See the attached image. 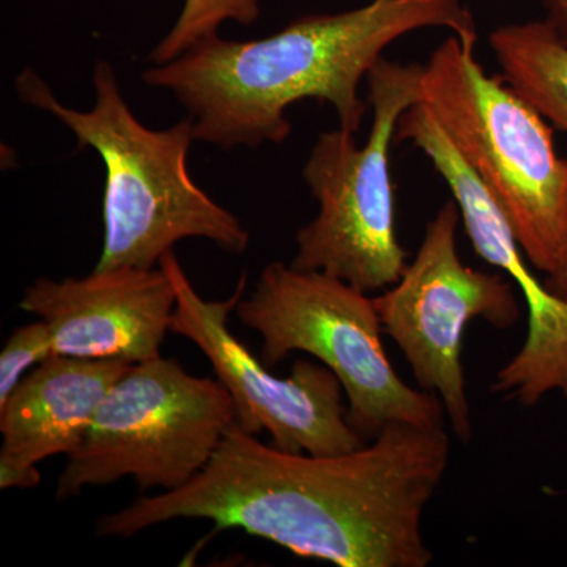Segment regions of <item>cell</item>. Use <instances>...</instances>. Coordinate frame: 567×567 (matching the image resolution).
I'll list each match as a JSON object with an SVG mask.
<instances>
[{"label": "cell", "mask_w": 567, "mask_h": 567, "mask_svg": "<svg viewBox=\"0 0 567 567\" xmlns=\"http://www.w3.org/2000/svg\"><path fill=\"white\" fill-rule=\"evenodd\" d=\"M262 14V0H185L171 31L153 48L148 61L162 65L181 58L200 41L219 35L227 21L251 25Z\"/></svg>", "instance_id": "14"}, {"label": "cell", "mask_w": 567, "mask_h": 567, "mask_svg": "<svg viewBox=\"0 0 567 567\" xmlns=\"http://www.w3.org/2000/svg\"><path fill=\"white\" fill-rule=\"evenodd\" d=\"M235 423L237 406L218 379L189 374L162 354L132 364L66 456L55 498L125 477L144 492L177 491L203 472Z\"/></svg>", "instance_id": "7"}, {"label": "cell", "mask_w": 567, "mask_h": 567, "mask_svg": "<svg viewBox=\"0 0 567 567\" xmlns=\"http://www.w3.org/2000/svg\"><path fill=\"white\" fill-rule=\"evenodd\" d=\"M447 29L477 43L462 0H371L341 13L305 14L265 39L216 35L142 73L173 93L193 118L194 140L223 151L282 144L287 110L301 100L330 104L339 126L358 133L368 112L360 85L388 47L423 29Z\"/></svg>", "instance_id": "2"}, {"label": "cell", "mask_w": 567, "mask_h": 567, "mask_svg": "<svg viewBox=\"0 0 567 567\" xmlns=\"http://www.w3.org/2000/svg\"><path fill=\"white\" fill-rule=\"evenodd\" d=\"M544 284H546L548 292L554 293L555 297L561 298V300L567 303V248L557 271L548 275Z\"/></svg>", "instance_id": "18"}, {"label": "cell", "mask_w": 567, "mask_h": 567, "mask_svg": "<svg viewBox=\"0 0 567 567\" xmlns=\"http://www.w3.org/2000/svg\"><path fill=\"white\" fill-rule=\"evenodd\" d=\"M177 293L162 267H122L85 278H39L20 308L50 328L54 354L126 364L162 354Z\"/></svg>", "instance_id": "11"}, {"label": "cell", "mask_w": 567, "mask_h": 567, "mask_svg": "<svg viewBox=\"0 0 567 567\" xmlns=\"http://www.w3.org/2000/svg\"><path fill=\"white\" fill-rule=\"evenodd\" d=\"M488 44L503 80L567 133V43L546 20L499 25Z\"/></svg>", "instance_id": "13"}, {"label": "cell", "mask_w": 567, "mask_h": 567, "mask_svg": "<svg viewBox=\"0 0 567 567\" xmlns=\"http://www.w3.org/2000/svg\"><path fill=\"white\" fill-rule=\"evenodd\" d=\"M421 76L423 65L380 59L365 78L372 125L364 144L341 126L320 134L303 167L319 213L295 237L297 270L333 276L364 293L394 286L404 274L390 151L399 118L421 102Z\"/></svg>", "instance_id": "5"}, {"label": "cell", "mask_w": 567, "mask_h": 567, "mask_svg": "<svg viewBox=\"0 0 567 567\" xmlns=\"http://www.w3.org/2000/svg\"><path fill=\"white\" fill-rule=\"evenodd\" d=\"M95 102L89 111L65 106L35 70L14 82L18 99L52 115L74 134L78 148H93L106 171L103 249L95 271L156 268L174 246L203 238L235 254L249 248L248 230L233 212L213 200L188 173L193 118L166 130L142 125L123 99L110 62L93 70Z\"/></svg>", "instance_id": "3"}, {"label": "cell", "mask_w": 567, "mask_h": 567, "mask_svg": "<svg viewBox=\"0 0 567 567\" xmlns=\"http://www.w3.org/2000/svg\"><path fill=\"white\" fill-rule=\"evenodd\" d=\"M475 48L451 33L423 65L421 102L505 213L528 262L555 274L567 248V158L546 118L488 76Z\"/></svg>", "instance_id": "4"}, {"label": "cell", "mask_w": 567, "mask_h": 567, "mask_svg": "<svg viewBox=\"0 0 567 567\" xmlns=\"http://www.w3.org/2000/svg\"><path fill=\"white\" fill-rule=\"evenodd\" d=\"M132 364L54 354L0 405V458L37 466L84 442L104 399Z\"/></svg>", "instance_id": "12"}, {"label": "cell", "mask_w": 567, "mask_h": 567, "mask_svg": "<svg viewBox=\"0 0 567 567\" xmlns=\"http://www.w3.org/2000/svg\"><path fill=\"white\" fill-rule=\"evenodd\" d=\"M54 357L50 328L43 320L18 327L0 353V405L37 365Z\"/></svg>", "instance_id": "15"}, {"label": "cell", "mask_w": 567, "mask_h": 567, "mask_svg": "<svg viewBox=\"0 0 567 567\" xmlns=\"http://www.w3.org/2000/svg\"><path fill=\"white\" fill-rule=\"evenodd\" d=\"M461 210L450 200L427 223L412 264L385 293L374 297L383 333L404 353L420 390L439 395L461 442L472 439L466 394L464 334L481 317L506 330L520 317L505 274H487L462 262L457 252Z\"/></svg>", "instance_id": "8"}, {"label": "cell", "mask_w": 567, "mask_h": 567, "mask_svg": "<svg viewBox=\"0 0 567 567\" xmlns=\"http://www.w3.org/2000/svg\"><path fill=\"white\" fill-rule=\"evenodd\" d=\"M235 312L262 338L260 360L267 368L293 352L327 365L344 388L347 421L364 442L394 423L445 427L439 395L395 374L369 293L333 276L271 262Z\"/></svg>", "instance_id": "6"}, {"label": "cell", "mask_w": 567, "mask_h": 567, "mask_svg": "<svg viewBox=\"0 0 567 567\" xmlns=\"http://www.w3.org/2000/svg\"><path fill=\"white\" fill-rule=\"evenodd\" d=\"M159 267L177 293L171 333L188 339L205 354L234 399L244 431L252 435L267 431L271 445L295 454H341L364 445L347 421L344 388L327 365L298 360L287 379L276 377L230 331V315L248 287L246 271L229 298L205 300L174 251L163 257Z\"/></svg>", "instance_id": "9"}, {"label": "cell", "mask_w": 567, "mask_h": 567, "mask_svg": "<svg viewBox=\"0 0 567 567\" xmlns=\"http://www.w3.org/2000/svg\"><path fill=\"white\" fill-rule=\"evenodd\" d=\"M544 6L547 10L546 21L567 43V0H544Z\"/></svg>", "instance_id": "17"}, {"label": "cell", "mask_w": 567, "mask_h": 567, "mask_svg": "<svg viewBox=\"0 0 567 567\" xmlns=\"http://www.w3.org/2000/svg\"><path fill=\"white\" fill-rule=\"evenodd\" d=\"M450 454L445 427L394 423L349 453L295 454L235 423L186 486L104 514L96 536L128 539L199 518L338 567H427L424 511Z\"/></svg>", "instance_id": "1"}, {"label": "cell", "mask_w": 567, "mask_h": 567, "mask_svg": "<svg viewBox=\"0 0 567 567\" xmlns=\"http://www.w3.org/2000/svg\"><path fill=\"white\" fill-rule=\"evenodd\" d=\"M41 475L37 466L14 464L0 458V488H33L40 486Z\"/></svg>", "instance_id": "16"}, {"label": "cell", "mask_w": 567, "mask_h": 567, "mask_svg": "<svg viewBox=\"0 0 567 567\" xmlns=\"http://www.w3.org/2000/svg\"><path fill=\"white\" fill-rule=\"evenodd\" d=\"M395 141L412 142L442 175L461 210L473 249L486 262L509 276L528 306L524 346L498 372L492 390L536 405L551 391L567 398V303L548 292L528 270L516 234L505 213L492 199L476 174L447 140L435 115L423 102L401 115Z\"/></svg>", "instance_id": "10"}]
</instances>
